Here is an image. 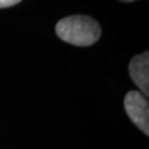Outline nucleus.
Masks as SVG:
<instances>
[{"label": "nucleus", "mask_w": 149, "mask_h": 149, "mask_svg": "<svg viewBox=\"0 0 149 149\" xmlns=\"http://www.w3.org/2000/svg\"><path fill=\"white\" fill-rule=\"evenodd\" d=\"M60 39L77 47H88L100 39L102 29L95 19L87 16H70L60 20L55 27Z\"/></svg>", "instance_id": "obj_1"}, {"label": "nucleus", "mask_w": 149, "mask_h": 149, "mask_svg": "<svg viewBox=\"0 0 149 149\" xmlns=\"http://www.w3.org/2000/svg\"><path fill=\"white\" fill-rule=\"evenodd\" d=\"M125 111L132 122L145 134L149 135V105L147 97L138 91L128 92L124 100Z\"/></svg>", "instance_id": "obj_2"}, {"label": "nucleus", "mask_w": 149, "mask_h": 149, "mask_svg": "<svg viewBox=\"0 0 149 149\" xmlns=\"http://www.w3.org/2000/svg\"><path fill=\"white\" fill-rule=\"evenodd\" d=\"M129 74L133 82L146 97L149 94V53L134 56L129 63Z\"/></svg>", "instance_id": "obj_3"}, {"label": "nucleus", "mask_w": 149, "mask_h": 149, "mask_svg": "<svg viewBox=\"0 0 149 149\" xmlns=\"http://www.w3.org/2000/svg\"><path fill=\"white\" fill-rule=\"evenodd\" d=\"M21 0H0V9L1 8H8L11 6H15L19 3Z\"/></svg>", "instance_id": "obj_4"}, {"label": "nucleus", "mask_w": 149, "mask_h": 149, "mask_svg": "<svg viewBox=\"0 0 149 149\" xmlns=\"http://www.w3.org/2000/svg\"><path fill=\"white\" fill-rule=\"evenodd\" d=\"M120 1H125V2H130V1H134V0H120Z\"/></svg>", "instance_id": "obj_5"}]
</instances>
